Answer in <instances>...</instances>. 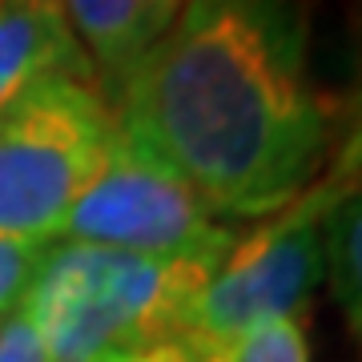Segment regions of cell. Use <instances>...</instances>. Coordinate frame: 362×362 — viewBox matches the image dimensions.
<instances>
[{
	"label": "cell",
	"mask_w": 362,
	"mask_h": 362,
	"mask_svg": "<svg viewBox=\"0 0 362 362\" xmlns=\"http://www.w3.org/2000/svg\"><path fill=\"white\" fill-rule=\"evenodd\" d=\"M105 93L117 129L218 218H274L322 181L334 113L310 77L302 8L181 4Z\"/></svg>",
	"instance_id": "obj_1"
},
{
	"label": "cell",
	"mask_w": 362,
	"mask_h": 362,
	"mask_svg": "<svg viewBox=\"0 0 362 362\" xmlns=\"http://www.w3.org/2000/svg\"><path fill=\"white\" fill-rule=\"evenodd\" d=\"M218 266L52 242L21 306L49 362H101L105 354L185 338L189 306Z\"/></svg>",
	"instance_id": "obj_2"
},
{
	"label": "cell",
	"mask_w": 362,
	"mask_h": 362,
	"mask_svg": "<svg viewBox=\"0 0 362 362\" xmlns=\"http://www.w3.org/2000/svg\"><path fill=\"white\" fill-rule=\"evenodd\" d=\"M117 117L97 77H52L0 113V242L52 246L101 173Z\"/></svg>",
	"instance_id": "obj_3"
},
{
	"label": "cell",
	"mask_w": 362,
	"mask_h": 362,
	"mask_svg": "<svg viewBox=\"0 0 362 362\" xmlns=\"http://www.w3.org/2000/svg\"><path fill=\"white\" fill-rule=\"evenodd\" d=\"M61 242L145 258L221 262L233 250L238 233L185 181L145 157L117 129L101 173L69 209Z\"/></svg>",
	"instance_id": "obj_4"
},
{
	"label": "cell",
	"mask_w": 362,
	"mask_h": 362,
	"mask_svg": "<svg viewBox=\"0 0 362 362\" xmlns=\"http://www.w3.org/2000/svg\"><path fill=\"white\" fill-rule=\"evenodd\" d=\"M330 197L314 185L290 209L274 214L262 230L238 238L221 266L209 274L181 342H221L250 326L294 318V310L322 282V214Z\"/></svg>",
	"instance_id": "obj_5"
},
{
	"label": "cell",
	"mask_w": 362,
	"mask_h": 362,
	"mask_svg": "<svg viewBox=\"0 0 362 362\" xmlns=\"http://www.w3.org/2000/svg\"><path fill=\"white\" fill-rule=\"evenodd\" d=\"M52 77H97L61 4H0V113Z\"/></svg>",
	"instance_id": "obj_6"
},
{
	"label": "cell",
	"mask_w": 362,
	"mask_h": 362,
	"mask_svg": "<svg viewBox=\"0 0 362 362\" xmlns=\"http://www.w3.org/2000/svg\"><path fill=\"white\" fill-rule=\"evenodd\" d=\"M181 4L173 0H69L61 4L89 65L117 85L169 33Z\"/></svg>",
	"instance_id": "obj_7"
},
{
	"label": "cell",
	"mask_w": 362,
	"mask_h": 362,
	"mask_svg": "<svg viewBox=\"0 0 362 362\" xmlns=\"http://www.w3.org/2000/svg\"><path fill=\"white\" fill-rule=\"evenodd\" d=\"M322 266L330 274V290L338 298V310L362 338V189L334 197L322 214Z\"/></svg>",
	"instance_id": "obj_8"
},
{
	"label": "cell",
	"mask_w": 362,
	"mask_h": 362,
	"mask_svg": "<svg viewBox=\"0 0 362 362\" xmlns=\"http://www.w3.org/2000/svg\"><path fill=\"white\" fill-rule=\"evenodd\" d=\"M189 350L197 362H310L306 330L298 318H274L221 342H189Z\"/></svg>",
	"instance_id": "obj_9"
},
{
	"label": "cell",
	"mask_w": 362,
	"mask_h": 362,
	"mask_svg": "<svg viewBox=\"0 0 362 362\" xmlns=\"http://www.w3.org/2000/svg\"><path fill=\"white\" fill-rule=\"evenodd\" d=\"M49 246H28V242H0V322L25 302L33 274Z\"/></svg>",
	"instance_id": "obj_10"
},
{
	"label": "cell",
	"mask_w": 362,
	"mask_h": 362,
	"mask_svg": "<svg viewBox=\"0 0 362 362\" xmlns=\"http://www.w3.org/2000/svg\"><path fill=\"white\" fill-rule=\"evenodd\" d=\"M318 189H322L330 202L342 197V194L362 189V101H358V109L350 113V129H346V137H342V149H338L330 173L318 181Z\"/></svg>",
	"instance_id": "obj_11"
},
{
	"label": "cell",
	"mask_w": 362,
	"mask_h": 362,
	"mask_svg": "<svg viewBox=\"0 0 362 362\" xmlns=\"http://www.w3.org/2000/svg\"><path fill=\"white\" fill-rule=\"evenodd\" d=\"M0 362H49L45 342H40L37 326H33L25 306H16L0 322Z\"/></svg>",
	"instance_id": "obj_12"
},
{
	"label": "cell",
	"mask_w": 362,
	"mask_h": 362,
	"mask_svg": "<svg viewBox=\"0 0 362 362\" xmlns=\"http://www.w3.org/2000/svg\"><path fill=\"white\" fill-rule=\"evenodd\" d=\"M101 362H197V354L189 350V342H153V346H137V350H121V354H105Z\"/></svg>",
	"instance_id": "obj_13"
}]
</instances>
